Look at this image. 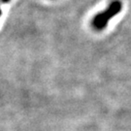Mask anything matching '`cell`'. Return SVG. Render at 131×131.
<instances>
[{
    "label": "cell",
    "mask_w": 131,
    "mask_h": 131,
    "mask_svg": "<svg viewBox=\"0 0 131 131\" xmlns=\"http://www.w3.org/2000/svg\"><path fill=\"white\" fill-rule=\"evenodd\" d=\"M122 2L118 0H115L111 2V4L108 6V8L105 11H102L101 13L97 14L92 19V26L96 30H102L107 26L110 19L117 16L121 10H122Z\"/></svg>",
    "instance_id": "1"
},
{
    "label": "cell",
    "mask_w": 131,
    "mask_h": 131,
    "mask_svg": "<svg viewBox=\"0 0 131 131\" xmlns=\"http://www.w3.org/2000/svg\"><path fill=\"white\" fill-rule=\"evenodd\" d=\"M3 2H8V1H10V0H2Z\"/></svg>",
    "instance_id": "2"
},
{
    "label": "cell",
    "mask_w": 131,
    "mask_h": 131,
    "mask_svg": "<svg viewBox=\"0 0 131 131\" xmlns=\"http://www.w3.org/2000/svg\"><path fill=\"white\" fill-rule=\"evenodd\" d=\"M1 14H2V12H1V10H0V16H1Z\"/></svg>",
    "instance_id": "3"
}]
</instances>
